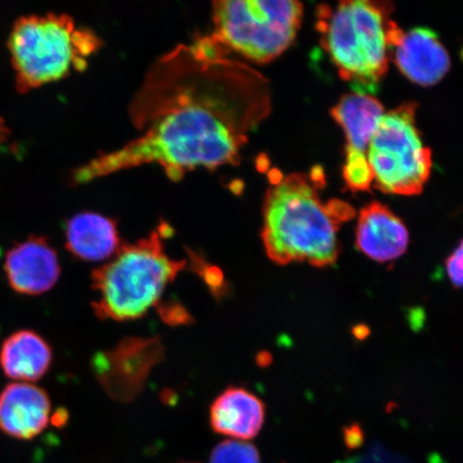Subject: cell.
Returning a JSON list of instances; mask_svg holds the SVG:
<instances>
[{
    "instance_id": "cell-13",
    "label": "cell",
    "mask_w": 463,
    "mask_h": 463,
    "mask_svg": "<svg viewBox=\"0 0 463 463\" xmlns=\"http://www.w3.org/2000/svg\"><path fill=\"white\" fill-rule=\"evenodd\" d=\"M51 420L48 393L29 383L10 384L0 395V430L8 436L31 439Z\"/></svg>"
},
{
    "instance_id": "cell-19",
    "label": "cell",
    "mask_w": 463,
    "mask_h": 463,
    "mask_svg": "<svg viewBox=\"0 0 463 463\" xmlns=\"http://www.w3.org/2000/svg\"><path fill=\"white\" fill-rule=\"evenodd\" d=\"M449 279L455 288H463V240L445 260Z\"/></svg>"
},
{
    "instance_id": "cell-14",
    "label": "cell",
    "mask_w": 463,
    "mask_h": 463,
    "mask_svg": "<svg viewBox=\"0 0 463 463\" xmlns=\"http://www.w3.org/2000/svg\"><path fill=\"white\" fill-rule=\"evenodd\" d=\"M213 430L236 439L257 437L265 420V405L242 387H229L216 398L211 408Z\"/></svg>"
},
{
    "instance_id": "cell-1",
    "label": "cell",
    "mask_w": 463,
    "mask_h": 463,
    "mask_svg": "<svg viewBox=\"0 0 463 463\" xmlns=\"http://www.w3.org/2000/svg\"><path fill=\"white\" fill-rule=\"evenodd\" d=\"M271 109L268 80L244 61L181 44L156 61L129 107L135 140L74 173L85 184L144 165L172 181L196 167L239 165L250 133Z\"/></svg>"
},
{
    "instance_id": "cell-11",
    "label": "cell",
    "mask_w": 463,
    "mask_h": 463,
    "mask_svg": "<svg viewBox=\"0 0 463 463\" xmlns=\"http://www.w3.org/2000/svg\"><path fill=\"white\" fill-rule=\"evenodd\" d=\"M392 55L405 78L420 86H433L449 71L450 58L430 28L418 27L402 33Z\"/></svg>"
},
{
    "instance_id": "cell-16",
    "label": "cell",
    "mask_w": 463,
    "mask_h": 463,
    "mask_svg": "<svg viewBox=\"0 0 463 463\" xmlns=\"http://www.w3.org/2000/svg\"><path fill=\"white\" fill-rule=\"evenodd\" d=\"M53 353L48 343L33 331H20L4 341L0 366L10 379L34 382L49 372Z\"/></svg>"
},
{
    "instance_id": "cell-6",
    "label": "cell",
    "mask_w": 463,
    "mask_h": 463,
    "mask_svg": "<svg viewBox=\"0 0 463 463\" xmlns=\"http://www.w3.org/2000/svg\"><path fill=\"white\" fill-rule=\"evenodd\" d=\"M303 13L295 0H222L213 4V32L196 42L220 56L269 62L293 43Z\"/></svg>"
},
{
    "instance_id": "cell-5",
    "label": "cell",
    "mask_w": 463,
    "mask_h": 463,
    "mask_svg": "<svg viewBox=\"0 0 463 463\" xmlns=\"http://www.w3.org/2000/svg\"><path fill=\"white\" fill-rule=\"evenodd\" d=\"M101 46L96 34L78 28L65 14L23 16L8 40L16 89L28 92L84 71L87 60Z\"/></svg>"
},
{
    "instance_id": "cell-2",
    "label": "cell",
    "mask_w": 463,
    "mask_h": 463,
    "mask_svg": "<svg viewBox=\"0 0 463 463\" xmlns=\"http://www.w3.org/2000/svg\"><path fill=\"white\" fill-rule=\"evenodd\" d=\"M273 176L266 191L260 233L266 254L277 265L306 262L331 268L340 256V224L354 216V211L338 200L322 202L318 191L326 176L320 167L310 174Z\"/></svg>"
},
{
    "instance_id": "cell-7",
    "label": "cell",
    "mask_w": 463,
    "mask_h": 463,
    "mask_svg": "<svg viewBox=\"0 0 463 463\" xmlns=\"http://www.w3.org/2000/svg\"><path fill=\"white\" fill-rule=\"evenodd\" d=\"M415 112L410 102L384 113L370 142L373 184L385 194L418 195L430 176L431 150L422 143Z\"/></svg>"
},
{
    "instance_id": "cell-17",
    "label": "cell",
    "mask_w": 463,
    "mask_h": 463,
    "mask_svg": "<svg viewBox=\"0 0 463 463\" xmlns=\"http://www.w3.org/2000/svg\"><path fill=\"white\" fill-rule=\"evenodd\" d=\"M211 463H260L259 451L252 444L227 439L213 449Z\"/></svg>"
},
{
    "instance_id": "cell-4",
    "label": "cell",
    "mask_w": 463,
    "mask_h": 463,
    "mask_svg": "<svg viewBox=\"0 0 463 463\" xmlns=\"http://www.w3.org/2000/svg\"><path fill=\"white\" fill-rule=\"evenodd\" d=\"M171 233L169 224L162 223L146 239L121 246L109 263L92 271L98 294L92 308L98 317L137 320L159 303L165 288L187 266L166 253L165 240Z\"/></svg>"
},
{
    "instance_id": "cell-20",
    "label": "cell",
    "mask_w": 463,
    "mask_h": 463,
    "mask_svg": "<svg viewBox=\"0 0 463 463\" xmlns=\"http://www.w3.org/2000/svg\"><path fill=\"white\" fill-rule=\"evenodd\" d=\"M10 136V131L7 126H5V120L0 116V149L7 143Z\"/></svg>"
},
{
    "instance_id": "cell-8",
    "label": "cell",
    "mask_w": 463,
    "mask_h": 463,
    "mask_svg": "<svg viewBox=\"0 0 463 463\" xmlns=\"http://www.w3.org/2000/svg\"><path fill=\"white\" fill-rule=\"evenodd\" d=\"M332 115L346 137L345 183L353 193L368 191L373 184V175L367 153L384 115L383 106L375 97L355 91L341 98L332 109Z\"/></svg>"
},
{
    "instance_id": "cell-15",
    "label": "cell",
    "mask_w": 463,
    "mask_h": 463,
    "mask_svg": "<svg viewBox=\"0 0 463 463\" xmlns=\"http://www.w3.org/2000/svg\"><path fill=\"white\" fill-rule=\"evenodd\" d=\"M121 246L118 225L99 213H79L67 223L66 247L74 258L101 262L113 258Z\"/></svg>"
},
{
    "instance_id": "cell-18",
    "label": "cell",
    "mask_w": 463,
    "mask_h": 463,
    "mask_svg": "<svg viewBox=\"0 0 463 463\" xmlns=\"http://www.w3.org/2000/svg\"><path fill=\"white\" fill-rule=\"evenodd\" d=\"M191 260H193V266H194L196 269H201L200 274L204 278L208 287L212 288V291L215 292V294L222 293L220 292L223 288V276L222 271H219L215 266L207 265L204 260L195 256L194 253H191Z\"/></svg>"
},
{
    "instance_id": "cell-12",
    "label": "cell",
    "mask_w": 463,
    "mask_h": 463,
    "mask_svg": "<svg viewBox=\"0 0 463 463\" xmlns=\"http://www.w3.org/2000/svg\"><path fill=\"white\" fill-rule=\"evenodd\" d=\"M409 231L402 220L380 202L364 206L358 216L356 246L380 263L392 262L407 251Z\"/></svg>"
},
{
    "instance_id": "cell-10",
    "label": "cell",
    "mask_w": 463,
    "mask_h": 463,
    "mask_svg": "<svg viewBox=\"0 0 463 463\" xmlns=\"http://www.w3.org/2000/svg\"><path fill=\"white\" fill-rule=\"evenodd\" d=\"M5 270L15 292L39 295L56 285L61 264L55 249L44 237L32 236L11 248L5 256Z\"/></svg>"
},
{
    "instance_id": "cell-9",
    "label": "cell",
    "mask_w": 463,
    "mask_h": 463,
    "mask_svg": "<svg viewBox=\"0 0 463 463\" xmlns=\"http://www.w3.org/2000/svg\"><path fill=\"white\" fill-rule=\"evenodd\" d=\"M161 352L162 346L156 339H127L118 349L96 356L94 368L112 396L130 399L141 391Z\"/></svg>"
},
{
    "instance_id": "cell-3",
    "label": "cell",
    "mask_w": 463,
    "mask_h": 463,
    "mask_svg": "<svg viewBox=\"0 0 463 463\" xmlns=\"http://www.w3.org/2000/svg\"><path fill=\"white\" fill-rule=\"evenodd\" d=\"M392 5L350 0L317 10L321 45L341 79L368 94L389 71L392 49L402 29L391 19Z\"/></svg>"
}]
</instances>
